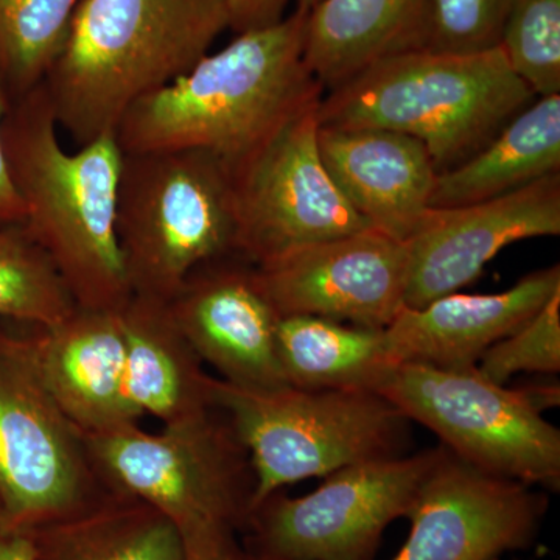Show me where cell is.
<instances>
[{"label": "cell", "instance_id": "20", "mask_svg": "<svg viewBox=\"0 0 560 560\" xmlns=\"http://www.w3.org/2000/svg\"><path fill=\"white\" fill-rule=\"evenodd\" d=\"M560 173V94L539 97L470 160L438 173L430 208L503 197Z\"/></svg>", "mask_w": 560, "mask_h": 560}, {"label": "cell", "instance_id": "23", "mask_svg": "<svg viewBox=\"0 0 560 560\" xmlns=\"http://www.w3.org/2000/svg\"><path fill=\"white\" fill-rule=\"evenodd\" d=\"M278 355L287 385L311 390H374L393 368L383 329L318 316H283Z\"/></svg>", "mask_w": 560, "mask_h": 560}, {"label": "cell", "instance_id": "24", "mask_svg": "<svg viewBox=\"0 0 560 560\" xmlns=\"http://www.w3.org/2000/svg\"><path fill=\"white\" fill-rule=\"evenodd\" d=\"M83 0H0V80L10 102L46 80Z\"/></svg>", "mask_w": 560, "mask_h": 560}, {"label": "cell", "instance_id": "21", "mask_svg": "<svg viewBox=\"0 0 560 560\" xmlns=\"http://www.w3.org/2000/svg\"><path fill=\"white\" fill-rule=\"evenodd\" d=\"M423 9L425 0H320L308 11V69L331 91L382 58L415 49Z\"/></svg>", "mask_w": 560, "mask_h": 560}, {"label": "cell", "instance_id": "19", "mask_svg": "<svg viewBox=\"0 0 560 560\" xmlns=\"http://www.w3.org/2000/svg\"><path fill=\"white\" fill-rule=\"evenodd\" d=\"M127 345V389L136 410L162 427L212 410L205 363L184 337L168 302L132 296L120 312Z\"/></svg>", "mask_w": 560, "mask_h": 560}, {"label": "cell", "instance_id": "28", "mask_svg": "<svg viewBox=\"0 0 560 560\" xmlns=\"http://www.w3.org/2000/svg\"><path fill=\"white\" fill-rule=\"evenodd\" d=\"M477 371L497 385H506L521 372L559 374L560 291L517 330L490 346Z\"/></svg>", "mask_w": 560, "mask_h": 560}, {"label": "cell", "instance_id": "34", "mask_svg": "<svg viewBox=\"0 0 560 560\" xmlns=\"http://www.w3.org/2000/svg\"><path fill=\"white\" fill-rule=\"evenodd\" d=\"M319 2L320 0H296V10L307 11L308 13V11L315 9V7L318 5Z\"/></svg>", "mask_w": 560, "mask_h": 560}, {"label": "cell", "instance_id": "16", "mask_svg": "<svg viewBox=\"0 0 560 560\" xmlns=\"http://www.w3.org/2000/svg\"><path fill=\"white\" fill-rule=\"evenodd\" d=\"M25 340L50 396L83 436L139 423L120 313L77 307L57 326L32 327Z\"/></svg>", "mask_w": 560, "mask_h": 560}, {"label": "cell", "instance_id": "13", "mask_svg": "<svg viewBox=\"0 0 560 560\" xmlns=\"http://www.w3.org/2000/svg\"><path fill=\"white\" fill-rule=\"evenodd\" d=\"M545 511L547 499L530 486L475 469L444 447L393 560H497L533 544Z\"/></svg>", "mask_w": 560, "mask_h": 560}, {"label": "cell", "instance_id": "18", "mask_svg": "<svg viewBox=\"0 0 560 560\" xmlns=\"http://www.w3.org/2000/svg\"><path fill=\"white\" fill-rule=\"evenodd\" d=\"M330 178L372 230L407 243L429 212L438 172L419 139L382 128L320 127Z\"/></svg>", "mask_w": 560, "mask_h": 560}, {"label": "cell", "instance_id": "8", "mask_svg": "<svg viewBox=\"0 0 560 560\" xmlns=\"http://www.w3.org/2000/svg\"><path fill=\"white\" fill-rule=\"evenodd\" d=\"M377 393L475 469L530 488L559 490L560 431L521 388L497 385L477 368L396 364Z\"/></svg>", "mask_w": 560, "mask_h": 560}, {"label": "cell", "instance_id": "31", "mask_svg": "<svg viewBox=\"0 0 560 560\" xmlns=\"http://www.w3.org/2000/svg\"><path fill=\"white\" fill-rule=\"evenodd\" d=\"M0 560H35L31 534L0 530Z\"/></svg>", "mask_w": 560, "mask_h": 560}, {"label": "cell", "instance_id": "25", "mask_svg": "<svg viewBox=\"0 0 560 560\" xmlns=\"http://www.w3.org/2000/svg\"><path fill=\"white\" fill-rule=\"evenodd\" d=\"M77 311L49 256L22 224H0V318L54 327Z\"/></svg>", "mask_w": 560, "mask_h": 560}, {"label": "cell", "instance_id": "1", "mask_svg": "<svg viewBox=\"0 0 560 560\" xmlns=\"http://www.w3.org/2000/svg\"><path fill=\"white\" fill-rule=\"evenodd\" d=\"M43 84L10 102L3 143L22 226L49 256L77 307L120 313L132 291L117 237L124 151L108 132L62 147Z\"/></svg>", "mask_w": 560, "mask_h": 560}, {"label": "cell", "instance_id": "7", "mask_svg": "<svg viewBox=\"0 0 560 560\" xmlns=\"http://www.w3.org/2000/svg\"><path fill=\"white\" fill-rule=\"evenodd\" d=\"M117 237L132 296L162 302L202 265L237 256L226 162L198 150L124 153Z\"/></svg>", "mask_w": 560, "mask_h": 560}, {"label": "cell", "instance_id": "4", "mask_svg": "<svg viewBox=\"0 0 560 560\" xmlns=\"http://www.w3.org/2000/svg\"><path fill=\"white\" fill-rule=\"evenodd\" d=\"M536 101L500 47L411 49L382 58L320 98V127L382 128L419 139L438 173L485 149Z\"/></svg>", "mask_w": 560, "mask_h": 560}, {"label": "cell", "instance_id": "29", "mask_svg": "<svg viewBox=\"0 0 560 560\" xmlns=\"http://www.w3.org/2000/svg\"><path fill=\"white\" fill-rule=\"evenodd\" d=\"M230 27L237 33L270 27L285 18L290 0H226Z\"/></svg>", "mask_w": 560, "mask_h": 560}, {"label": "cell", "instance_id": "30", "mask_svg": "<svg viewBox=\"0 0 560 560\" xmlns=\"http://www.w3.org/2000/svg\"><path fill=\"white\" fill-rule=\"evenodd\" d=\"M9 106L10 97L0 80V224H21L24 220V206L11 179L3 143V121Z\"/></svg>", "mask_w": 560, "mask_h": 560}, {"label": "cell", "instance_id": "2", "mask_svg": "<svg viewBox=\"0 0 560 560\" xmlns=\"http://www.w3.org/2000/svg\"><path fill=\"white\" fill-rule=\"evenodd\" d=\"M307 11L238 33L167 86L136 102L117 125L121 151L198 150L234 164L324 88L305 61Z\"/></svg>", "mask_w": 560, "mask_h": 560}, {"label": "cell", "instance_id": "33", "mask_svg": "<svg viewBox=\"0 0 560 560\" xmlns=\"http://www.w3.org/2000/svg\"><path fill=\"white\" fill-rule=\"evenodd\" d=\"M194 560H259L254 558L249 551L242 550L241 545L237 540L228 541L223 547L217 548V550L208 552V555L201 556V558Z\"/></svg>", "mask_w": 560, "mask_h": 560}, {"label": "cell", "instance_id": "17", "mask_svg": "<svg viewBox=\"0 0 560 560\" xmlns=\"http://www.w3.org/2000/svg\"><path fill=\"white\" fill-rule=\"evenodd\" d=\"M560 291V265L529 272L500 293L445 294L420 308L404 307L386 329V353L396 364L441 370L477 368L482 353L533 318Z\"/></svg>", "mask_w": 560, "mask_h": 560}, {"label": "cell", "instance_id": "3", "mask_svg": "<svg viewBox=\"0 0 560 560\" xmlns=\"http://www.w3.org/2000/svg\"><path fill=\"white\" fill-rule=\"evenodd\" d=\"M230 27L226 0H83L43 88L77 147L209 54Z\"/></svg>", "mask_w": 560, "mask_h": 560}, {"label": "cell", "instance_id": "6", "mask_svg": "<svg viewBox=\"0 0 560 560\" xmlns=\"http://www.w3.org/2000/svg\"><path fill=\"white\" fill-rule=\"evenodd\" d=\"M210 404L248 452L250 511L294 482L400 456L410 423L374 390L243 388L212 375Z\"/></svg>", "mask_w": 560, "mask_h": 560}, {"label": "cell", "instance_id": "26", "mask_svg": "<svg viewBox=\"0 0 560 560\" xmlns=\"http://www.w3.org/2000/svg\"><path fill=\"white\" fill-rule=\"evenodd\" d=\"M499 47L536 97L560 94V0H515Z\"/></svg>", "mask_w": 560, "mask_h": 560}, {"label": "cell", "instance_id": "14", "mask_svg": "<svg viewBox=\"0 0 560 560\" xmlns=\"http://www.w3.org/2000/svg\"><path fill=\"white\" fill-rule=\"evenodd\" d=\"M560 235V173L493 200L430 208L405 243V307L420 308L480 278L486 265L515 242Z\"/></svg>", "mask_w": 560, "mask_h": 560}, {"label": "cell", "instance_id": "9", "mask_svg": "<svg viewBox=\"0 0 560 560\" xmlns=\"http://www.w3.org/2000/svg\"><path fill=\"white\" fill-rule=\"evenodd\" d=\"M106 492L83 434L39 377L25 335L0 331V530L31 533Z\"/></svg>", "mask_w": 560, "mask_h": 560}, {"label": "cell", "instance_id": "10", "mask_svg": "<svg viewBox=\"0 0 560 560\" xmlns=\"http://www.w3.org/2000/svg\"><path fill=\"white\" fill-rule=\"evenodd\" d=\"M444 447L342 467L307 495L272 493L250 511L259 560H374L389 523L410 515Z\"/></svg>", "mask_w": 560, "mask_h": 560}, {"label": "cell", "instance_id": "32", "mask_svg": "<svg viewBox=\"0 0 560 560\" xmlns=\"http://www.w3.org/2000/svg\"><path fill=\"white\" fill-rule=\"evenodd\" d=\"M523 394L529 404L544 415L545 410L559 407L560 404V388L558 383L556 385H528L521 386Z\"/></svg>", "mask_w": 560, "mask_h": 560}, {"label": "cell", "instance_id": "22", "mask_svg": "<svg viewBox=\"0 0 560 560\" xmlns=\"http://www.w3.org/2000/svg\"><path fill=\"white\" fill-rule=\"evenodd\" d=\"M28 534L35 560H186L178 530L161 512L110 490Z\"/></svg>", "mask_w": 560, "mask_h": 560}, {"label": "cell", "instance_id": "11", "mask_svg": "<svg viewBox=\"0 0 560 560\" xmlns=\"http://www.w3.org/2000/svg\"><path fill=\"white\" fill-rule=\"evenodd\" d=\"M320 98L294 113L242 160L228 165L237 256L254 267L315 243L371 230L320 160Z\"/></svg>", "mask_w": 560, "mask_h": 560}, {"label": "cell", "instance_id": "5", "mask_svg": "<svg viewBox=\"0 0 560 560\" xmlns=\"http://www.w3.org/2000/svg\"><path fill=\"white\" fill-rule=\"evenodd\" d=\"M98 480L161 512L178 530L186 560L235 540L248 523L254 474L248 452L212 408L150 433L140 423L84 436Z\"/></svg>", "mask_w": 560, "mask_h": 560}, {"label": "cell", "instance_id": "27", "mask_svg": "<svg viewBox=\"0 0 560 560\" xmlns=\"http://www.w3.org/2000/svg\"><path fill=\"white\" fill-rule=\"evenodd\" d=\"M515 0H425L415 49L480 54L497 49Z\"/></svg>", "mask_w": 560, "mask_h": 560}, {"label": "cell", "instance_id": "12", "mask_svg": "<svg viewBox=\"0 0 560 560\" xmlns=\"http://www.w3.org/2000/svg\"><path fill=\"white\" fill-rule=\"evenodd\" d=\"M254 271L280 318L318 316L382 330L405 307L408 250L371 228L293 250Z\"/></svg>", "mask_w": 560, "mask_h": 560}, {"label": "cell", "instance_id": "15", "mask_svg": "<svg viewBox=\"0 0 560 560\" xmlns=\"http://www.w3.org/2000/svg\"><path fill=\"white\" fill-rule=\"evenodd\" d=\"M235 257L191 272L168 302L173 318L221 381L243 388L287 385L278 355L280 316L260 289L254 265Z\"/></svg>", "mask_w": 560, "mask_h": 560}]
</instances>
